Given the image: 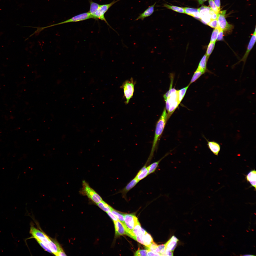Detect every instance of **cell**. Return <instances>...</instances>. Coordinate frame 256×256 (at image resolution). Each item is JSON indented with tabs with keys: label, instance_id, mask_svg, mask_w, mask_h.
I'll return each mask as SVG.
<instances>
[{
	"label": "cell",
	"instance_id": "d6986e66",
	"mask_svg": "<svg viewBox=\"0 0 256 256\" xmlns=\"http://www.w3.org/2000/svg\"><path fill=\"white\" fill-rule=\"evenodd\" d=\"M148 175L147 166L145 164L138 171L135 177L139 181L146 178Z\"/></svg>",
	"mask_w": 256,
	"mask_h": 256
},
{
	"label": "cell",
	"instance_id": "4316f807",
	"mask_svg": "<svg viewBox=\"0 0 256 256\" xmlns=\"http://www.w3.org/2000/svg\"><path fill=\"white\" fill-rule=\"evenodd\" d=\"M164 6L168 9H171L177 12L184 13V8L175 6L171 5L166 4H164Z\"/></svg>",
	"mask_w": 256,
	"mask_h": 256
},
{
	"label": "cell",
	"instance_id": "7c38bea8",
	"mask_svg": "<svg viewBox=\"0 0 256 256\" xmlns=\"http://www.w3.org/2000/svg\"><path fill=\"white\" fill-rule=\"evenodd\" d=\"M256 28L255 27L254 31L251 38L249 43L247 50L242 58L238 63H239L241 61L243 62L244 63L245 62L249 52L252 48L256 42Z\"/></svg>",
	"mask_w": 256,
	"mask_h": 256
},
{
	"label": "cell",
	"instance_id": "d4e9b609",
	"mask_svg": "<svg viewBox=\"0 0 256 256\" xmlns=\"http://www.w3.org/2000/svg\"><path fill=\"white\" fill-rule=\"evenodd\" d=\"M144 245L146 247H148L153 242V239L151 235L146 232L143 237Z\"/></svg>",
	"mask_w": 256,
	"mask_h": 256
},
{
	"label": "cell",
	"instance_id": "60d3db41",
	"mask_svg": "<svg viewBox=\"0 0 256 256\" xmlns=\"http://www.w3.org/2000/svg\"><path fill=\"white\" fill-rule=\"evenodd\" d=\"M107 213L114 222L119 220L117 217L111 211L107 212Z\"/></svg>",
	"mask_w": 256,
	"mask_h": 256
},
{
	"label": "cell",
	"instance_id": "8d00e7d4",
	"mask_svg": "<svg viewBox=\"0 0 256 256\" xmlns=\"http://www.w3.org/2000/svg\"><path fill=\"white\" fill-rule=\"evenodd\" d=\"M148 250H147L140 249L137 250L135 252V256H146Z\"/></svg>",
	"mask_w": 256,
	"mask_h": 256
},
{
	"label": "cell",
	"instance_id": "6da1fadb",
	"mask_svg": "<svg viewBox=\"0 0 256 256\" xmlns=\"http://www.w3.org/2000/svg\"><path fill=\"white\" fill-rule=\"evenodd\" d=\"M167 120V114L166 109L165 108L156 124L151 149L149 156L146 162L148 164L149 163L153 156L158 142L163 133Z\"/></svg>",
	"mask_w": 256,
	"mask_h": 256
},
{
	"label": "cell",
	"instance_id": "7bdbcfd3",
	"mask_svg": "<svg viewBox=\"0 0 256 256\" xmlns=\"http://www.w3.org/2000/svg\"><path fill=\"white\" fill-rule=\"evenodd\" d=\"M165 254L166 256H172L173 255V252L169 249L166 248Z\"/></svg>",
	"mask_w": 256,
	"mask_h": 256
},
{
	"label": "cell",
	"instance_id": "836d02e7",
	"mask_svg": "<svg viewBox=\"0 0 256 256\" xmlns=\"http://www.w3.org/2000/svg\"><path fill=\"white\" fill-rule=\"evenodd\" d=\"M36 240L38 242L40 245L44 250H45L49 253H52L47 243L42 242L38 239H36Z\"/></svg>",
	"mask_w": 256,
	"mask_h": 256
},
{
	"label": "cell",
	"instance_id": "f1b7e54d",
	"mask_svg": "<svg viewBox=\"0 0 256 256\" xmlns=\"http://www.w3.org/2000/svg\"><path fill=\"white\" fill-rule=\"evenodd\" d=\"M205 73L200 70L197 69L192 78L189 84L190 85L194 82Z\"/></svg>",
	"mask_w": 256,
	"mask_h": 256
},
{
	"label": "cell",
	"instance_id": "8fae6325",
	"mask_svg": "<svg viewBox=\"0 0 256 256\" xmlns=\"http://www.w3.org/2000/svg\"><path fill=\"white\" fill-rule=\"evenodd\" d=\"M139 182L135 177L124 188L120 190L118 193H121L122 197L125 199H127V193L134 187Z\"/></svg>",
	"mask_w": 256,
	"mask_h": 256
},
{
	"label": "cell",
	"instance_id": "ffe728a7",
	"mask_svg": "<svg viewBox=\"0 0 256 256\" xmlns=\"http://www.w3.org/2000/svg\"><path fill=\"white\" fill-rule=\"evenodd\" d=\"M178 241V239L174 236H173L165 244L166 248L173 252L176 247Z\"/></svg>",
	"mask_w": 256,
	"mask_h": 256
},
{
	"label": "cell",
	"instance_id": "9a60e30c",
	"mask_svg": "<svg viewBox=\"0 0 256 256\" xmlns=\"http://www.w3.org/2000/svg\"><path fill=\"white\" fill-rule=\"evenodd\" d=\"M116 236H119L126 234L124 226L122 223L119 220L114 222Z\"/></svg>",
	"mask_w": 256,
	"mask_h": 256
},
{
	"label": "cell",
	"instance_id": "2e32d148",
	"mask_svg": "<svg viewBox=\"0 0 256 256\" xmlns=\"http://www.w3.org/2000/svg\"><path fill=\"white\" fill-rule=\"evenodd\" d=\"M206 139L209 148L214 154L217 156L220 149L219 144L215 141H209Z\"/></svg>",
	"mask_w": 256,
	"mask_h": 256
},
{
	"label": "cell",
	"instance_id": "8992f818",
	"mask_svg": "<svg viewBox=\"0 0 256 256\" xmlns=\"http://www.w3.org/2000/svg\"><path fill=\"white\" fill-rule=\"evenodd\" d=\"M135 84V82L133 78H131L130 79L126 81L121 86V88L123 89L124 95L126 100L125 103L126 104L128 103L133 96Z\"/></svg>",
	"mask_w": 256,
	"mask_h": 256
},
{
	"label": "cell",
	"instance_id": "f546056e",
	"mask_svg": "<svg viewBox=\"0 0 256 256\" xmlns=\"http://www.w3.org/2000/svg\"><path fill=\"white\" fill-rule=\"evenodd\" d=\"M111 212L117 217L118 220L121 222L123 224H125L123 214L121 213L113 208Z\"/></svg>",
	"mask_w": 256,
	"mask_h": 256
},
{
	"label": "cell",
	"instance_id": "74e56055",
	"mask_svg": "<svg viewBox=\"0 0 256 256\" xmlns=\"http://www.w3.org/2000/svg\"><path fill=\"white\" fill-rule=\"evenodd\" d=\"M157 246L158 245L153 242L148 247H147L146 248L147 250H149L155 253V250Z\"/></svg>",
	"mask_w": 256,
	"mask_h": 256
},
{
	"label": "cell",
	"instance_id": "ab89813d",
	"mask_svg": "<svg viewBox=\"0 0 256 256\" xmlns=\"http://www.w3.org/2000/svg\"><path fill=\"white\" fill-rule=\"evenodd\" d=\"M224 32L221 29H220L219 32L217 40V41H219L223 40V39Z\"/></svg>",
	"mask_w": 256,
	"mask_h": 256
},
{
	"label": "cell",
	"instance_id": "d590c367",
	"mask_svg": "<svg viewBox=\"0 0 256 256\" xmlns=\"http://www.w3.org/2000/svg\"><path fill=\"white\" fill-rule=\"evenodd\" d=\"M207 25L214 28L219 27L217 19L211 20Z\"/></svg>",
	"mask_w": 256,
	"mask_h": 256
},
{
	"label": "cell",
	"instance_id": "4dcf8cb0",
	"mask_svg": "<svg viewBox=\"0 0 256 256\" xmlns=\"http://www.w3.org/2000/svg\"><path fill=\"white\" fill-rule=\"evenodd\" d=\"M215 42H210L208 46L205 54L206 55L208 59L214 49Z\"/></svg>",
	"mask_w": 256,
	"mask_h": 256
},
{
	"label": "cell",
	"instance_id": "ee69618b",
	"mask_svg": "<svg viewBox=\"0 0 256 256\" xmlns=\"http://www.w3.org/2000/svg\"><path fill=\"white\" fill-rule=\"evenodd\" d=\"M147 250L148 251L147 253V256H160L158 254L153 252L149 250Z\"/></svg>",
	"mask_w": 256,
	"mask_h": 256
},
{
	"label": "cell",
	"instance_id": "30bf717a",
	"mask_svg": "<svg viewBox=\"0 0 256 256\" xmlns=\"http://www.w3.org/2000/svg\"><path fill=\"white\" fill-rule=\"evenodd\" d=\"M125 225L130 231H132L135 225L138 221L137 218L134 214H124Z\"/></svg>",
	"mask_w": 256,
	"mask_h": 256
},
{
	"label": "cell",
	"instance_id": "3957f363",
	"mask_svg": "<svg viewBox=\"0 0 256 256\" xmlns=\"http://www.w3.org/2000/svg\"><path fill=\"white\" fill-rule=\"evenodd\" d=\"M82 185V187L81 192L82 194L87 196L96 204L103 200L101 197L85 181H83Z\"/></svg>",
	"mask_w": 256,
	"mask_h": 256
},
{
	"label": "cell",
	"instance_id": "4fadbf2b",
	"mask_svg": "<svg viewBox=\"0 0 256 256\" xmlns=\"http://www.w3.org/2000/svg\"><path fill=\"white\" fill-rule=\"evenodd\" d=\"M156 3L155 2L153 5L149 6L143 12L139 14V16L135 21H136L139 19L143 21L145 18L151 15L154 12V7Z\"/></svg>",
	"mask_w": 256,
	"mask_h": 256
},
{
	"label": "cell",
	"instance_id": "7402d4cb",
	"mask_svg": "<svg viewBox=\"0 0 256 256\" xmlns=\"http://www.w3.org/2000/svg\"><path fill=\"white\" fill-rule=\"evenodd\" d=\"M208 59L205 54L201 60L197 69L200 70L205 73L207 71L206 65Z\"/></svg>",
	"mask_w": 256,
	"mask_h": 256
},
{
	"label": "cell",
	"instance_id": "7dc6e473",
	"mask_svg": "<svg viewBox=\"0 0 256 256\" xmlns=\"http://www.w3.org/2000/svg\"><path fill=\"white\" fill-rule=\"evenodd\" d=\"M243 256H253V255H250V254H246L243 255Z\"/></svg>",
	"mask_w": 256,
	"mask_h": 256
},
{
	"label": "cell",
	"instance_id": "5bb4252c",
	"mask_svg": "<svg viewBox=\"0 0 256 256\" xmlns=\"http://www.w3.org/2000/svg\"><path fill=\"white\" fill-rule=\"evenodd\" d=\"M47 244L52 253L55 256H57L59 252L63 250L59 243L51 239Z\"/></svg>",
	"mask_w": 256,
	"mask_h": 256
},
{
	"label": "cell",
	"instance_id": "e575fe53",
	"mask_svg": "<svg viewBox=\"0 0 256 256\" xmlns=\"http://www.w3.org/2000/svg\"><path fill=\"white\" fill-rule=\"evenodd\" d=\"M208 2L211 9L217 14H218L219 11L215 3L213 0H209Z\"/></svg>",
	"mask_w": 256,
	"mask_h": 256
},
{
	"label": "cell",
	"instance_id": "44dd1931",
	"mask_svg": "<svg viewBox=\"0 0 256 256\" xmlns=\"http://www.w3.org/2000/svg\"><path fill=\"white\" fill-rule=\"evenodd\" d=\"M169 153H168L158 161L154 162L147 166L149 174L154 173L157 169L160 162Z\"/></svg>",
	"mask_w": 256,
	"mask_h": 256
},
{
	"label": "cell",
	"instance_id": "e0dca14e",
	"mask_svg": "<svg viewBox=\"0 0 256 256\" xmlns=\"http://www.w3.org/2000/svg\"><path fill=\"white\" fill-rule=\"evenodd\" d=\"M246 178L247 182H249L251 186L256 189V171L255 170L250 171L246 176Z\"/></svg>",
	"mask_w": 256,
	"mask_h": 256
},
{
	"label": "cell",
	"instance_id": "ac0fdd59",
	"mask_svg": "<svg viewBox=\"0 0 256 256\" xmlns=\"http://www.w3.org/2000/svg\"><path fill=\"white\" fill-rule=\"evenodd\" d=\"M184 9V13L200 20V16L198 9L185 7Z\"/></svg>",
	"mask_w": 256,
	"mask_h": 256
},
{
	"label": "cell",
	"instance_id": "83f0119b",
	"mask_svg": "<svg viewBox=\"0 0 256 256\" xmlns=\"http://www.w3.org/2000/svg\"><path fill=\"white\" fill-rule=\"evenodd\" d=\"M142 228L140 224L138 221L135 225L132 231L133 234L135 237V240L136 237L140 234L142 232Z\"/></svg>",
	"mask_w": 256,
	"mask_h": 256
},
{
	"label": "cell",
	"instance_id": "5b68a950",
	"mask_svg": "<svg viewBox=\"0 0 256 256\" xmlns=\"http://www.w3.org/2000/svg\"><path fill=\"white\" fill-rule=\"evenodd\" d=\"M226 12V10L220 11L218 14L217 20L219 28L224 32L229 33L232 32L233 27L227 21L225 17Z\"/></svg>",
	"mask_w": 256,
	"mask_h": 256
},
{
	"label": "cell",
	"instance_id": "ba28073f",
	"mask_svg": "<svg viewBox=\"0 0 256 256\" xmlns=\"http://www.w3.org/2000/svg\"><path fill=\"white\" fill-rule=\"evenodd\" d=\"M30 233L35 239H38L47 244L51 240L44 232L33 226L31 227Z\"/></svg>",
	"mask_w": 256,
	"mask_h": 256
},
{
	"label": "cell",
	"instance_id": "cb8c5ba5",
	"mask_svg": "<svg viewBox=\"0 0 256 256\" xmlns=\"http://www.w3.org/2000/svg\"><path fill=\"white\" fill-rule=\"evenodd\" d=\"M97 204L101 209L107 213L111 211L113 209L111 206L103 200Z\"/></svg>",
	"mask_w": 256,
	"mask_h": 256
},
{
	"label": "cell",
	"instance_id": "1f68e13d",
	"mask_svg": "<svg viewBox=\"0 0 256 256\" xmlns=\"http://www.w3.org/2000/svg\"><path fill=\"white\" fill-rule=\"evenodd\" d=\"M220 29L219 27L214 28L211 36L210 42H216L218 35Z\"/></svg>",
	"mask_w": 256,
	"mask_h": 256
},
{
	"label": "cell",
	"instance_id": "f35d334b",
	"mask_svg": "<svg viewBox=\"0 0 256 256\" xmlns=\"http://www.w3.org/2000/svg\"><path fill=\"white\" fill-rule=\"evenodd\" d=\"M209 13L210 15L211 20L217 19L218 14L216 13L211 9L210 10Z\"/></svg>",
	"mask_w": 256,
	"mask_h": 256
},
{
	"label": "cell",
	"instance_id": "7a4b0ae2",
	"mask_svg": "<svg viewBox=\"0 0 256 256\" xmlns=\"http://www.w3.org/2000/svg\"><path fill=\"white\" fill-rule=\"evenodd\" d=\"M172 85H171L169 90L166 93L168 96L166 101L168 102L169 108L167 114L168 120L180 104L178 100L177 90L174 88H172Z\"/></svg>",
	"mask_w": 256,
	"mask_h": 256
},
{
	"label": "cell",
	"instance_id": "bcb514c9",
	"mask_svg": "<svg viewBox=\"0 0 256 256\" xmlns=\"http://www.w3.org/2000/svg\"><path fill=\"white\" fill-rule=\"evenodd\" d=\"M207 0H198L197 1L198 4L199 5H201L204 2Z\"/></svg>",
	"mask_w": 256,
	"mask_h": 256
},
{
	"label": "cell",
	"instance_id": "d6a6232c",
	"mask_svg": "<svg viewBox=\"0 0 256 256\" xmlns=\"http://www.w3.org/2000/svg\"><path fill=\"white\" fill-rule=\"evenodd\" d=\"M146 232V231L142 228L141 233L136 237L135 240L139 243L144 245L143 237Z\"/></svg>",
	"mask_w": 256,
	"mask_h": 256
},
{
	"label": "cell",
	"instance_id": "52a82bcc",
	"mask_svg": "<svg viewBox=\"0 0 256 256\" xmlns=\"http://www.w3.org/2000/svg\"><path fill=\"white\" fill-rule=\"evenodd\" d=\"M91 18H93L88 12L79 14L64 21L52 24L51 26L53 27L68 23L78 22Z\"/></svg>",
	"mask_w": 256,
	"mask_h": 256
},
{
	"label": "cell",
	"instance_id": "277c9868",
	"mask_svg": "<svg viewBox=\"0 0 256 256\" xmlns=\"http://www.w3.org/2000/svg\"><path fill=\"white\" fill-rule=\"evenodd\" d=\"M120 0H114L108 4L100 5L95 13V19H99L104 21L108 25L116 32H117L111 27L107 21L105 17L104 14L115 3Z\"/></svg>",
	"mask_w": 256,
	"mask_h": 256
},
{
	"label": "cell",
	"instance_id": "b9f144b4",
	"mask_svg": "<svg viewBox=\"0 0 256 256\" xmlns=\"http://www.w3.org/2000/svg\"><path fill=\"white\" fill-rule=\"evenodd\" d=\"M214 1L219 10H220V0H214Z\"/></svg>",
	"mask_w": 256,
	"mask_h": 256
},
{
	"label": "cell",
	"instance_id": "9c48e42d",
	"mask_svg": "<svg viewBox=\"0 0 256 256\" xmlns=\"http://www.w3.org/2000/svg\"><path fill=\"white\" fill-rule=\"evenodd\" d=\"M198 9L200 16V20L205 24H207L211 20L209 13L211 9L209 7L202 6Z\"/></svg>",
	"mask_w": 256,
	"mask_h": 256
},
{
	"label": "cell",
	"instance_id": "603a6c76",
	"mask_svg": "<svg viewBox=\"0 0 256 256\" xmlns=\"http://www.w3.org/2000/svg\"><path fill=\"white\" fill-rule=\"evenodd\" d=\"M90 8L89 12L93 17V18L95 19V13L100 5L93 1L91 0L90 1Z\"/></svg>",
	"mask_w": 256,
	"mask_h": 256
},
{
	"label": "cell",
	"instance_id": "f6af8a7d",
	"mask_svg": "<svg viewBox=\"0 0 256 256\" xmlns=\"http://www.w3.org/2000/svg\"><path fill=\"white\" fill-rule=\"evenodd\" d=\"M65 253L63 250H62L59 251L58 254L57 256H66Z\"/></svg>",
	"mask_w": 256,
	"mask_h": 256
},
{
	"label": "cell",
	"instance_id": "484cf974",
	"mask_svg": "<svg viewBox=\"0 0 256 256\" xmlns=\"http://www.w3.org/2000/svg\"><path fill=\"white\" fill-rule=\"evenodd\" d=\"M189 86L188 85L186 87L177 90L178 100L179 104L184 97Z\"/></svg>",
	"mask_w": 256,
	"mask_h": 256
}]
</instances>
